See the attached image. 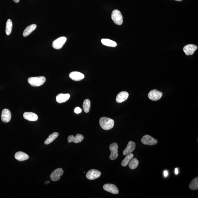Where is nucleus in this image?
Returning <instances> with one entry per match:
<instances>
[{"instance_id": "7ed1b4c3", "label": "nucleus", "mask_w": 198, "mask_h": 198, "mask_svg": "<svg viewBox=\"0 0 198 198\" xmlns=\"http://www.w3.org/2000/svg\"><path fill=\"white\" fill-rule=\"evenodd\" d=\"M111 18L114 23L117 25H121L123 22V17L119 10H114L112 12Z\"/></svg>"}, {"instance_id": "cd10ccee", "label": "nucleus", "mask_w": 198, "mask_h": 198, "mask_svg": "<svg viewBox=\"0 0 198 198\" xmlns=\"http://www.w3.org/2000/svg\"><path fill=\"white\" fill-rule=\"evenodd\" d=\"M82 112V109L80 108L79 107H76L74 109V112L76 114H79L81 113Z\"/></svg>"}, {"instance_id": "f8f14e48", "label": "nucleus", "mask_w": 198, "mask_h": 198, "mask_svg": "<svg viewBox=\"0 0 198 198\" xmlns=\"http://www.w3.org/2000/svg\"><path fill=\"white\" fill-rule=\"evenodd\" d=\"M12 117L11 112L7 109H3L2 113L1 119L3 122H9Z\"/></svg>"}, {"instance_id": "9d476101", "label": "nucleus", "mask_w": 198, "mask_h": 198, "mask_svg": "<svg viewBox=\"0 0 198 198\" xmlns=\"http://www.w3.org/2000/svg\"><path fill=\"white\" fill-rule=\"evenodd\" d=\"M104 190L114 194H118L119 191L117 186L112 184H105L103 186Z\"/></svg>"}, {"instance_id": "393cba45", "label": "nucleus", "mask_w": 198, "mask_h": 198, "mask_svg": "<svg viewBox=\"0 0 198 198\" xmlns=\"http://www.w3.org/2000/svg\"><path fill=\"white\" fill-rule=\"evenodd\" d=\"M134 157V154L131 153L127 154L126 156V157L121 162V165L123 167H126L128 164L130 160L133 159Z\"/></svg>"}, {"instance_id": "39448f33", "label": "nucleus", "mask_w": 198, "mask_h": 198, "mask_svg": "<svg viewBox=\"0 0 198 198\" xmlns=\"http://www.w3.org/2000/svg\"><path fill=\"white\" fill-rule=\"evenodd\" d=\"M141 141L144 145L150 146L155 145L158 142L157 140L148 135H146L142 137Z\"/></svg>"}, {"instance_id": "f3484780", "label": "nucleus", "mask_w": 198, "mask_h": 198, "mask_svg": "<svg viewBox=\"0 0 198 198\" xmlns=\"http://www.w3.org/2000/svg\"><path fill=\"white\" fill-rule=\"evenodd\" d=\"M23 117L25 119L30 121H36L38 119L37 114L32 112H25L23 114Z\"/></svg>"}, {"instance_id": "c85d7f7f", "label": "nucleus", "mask_w": 198, "mask_h": 198, "mask_svg": "<svg viewBox=\"0 0 198 198\" xmlns=\"http://www.w3.org/2000/svg\"><path fill=\"white\" fill-rule=\"evenodd\" d=\"M164 176L165 177H167L168 175V172L167 171H165L164 172Z\"/></svg>"}, {"instance_id": "5701e85b", "label": "nucleus", "mask_w": 198, "mask_h": 198, "mask_svg": "<svg viewBox=\"0 0 198 198\" xmlns=\"http://www.w3.org/2000/svg\"><path fill=\"white\" fill-rule=\"evenodd\" d=\"M128 166L130 169L134 170L138 167L139 164V161L137 158L132 159L128 163Z\"/></svg>"}, {"instance_id": "ddd939ff", "label": "nucleus", "mask_w": 198, "mask_h": 198, "mask_svg": "<svg viewBox=\"0 0 198 198\" xmlns=\"http://www.w3.org/2000/svg\"><path fill=\"white\" fill-rule=\"evenodd\" d=\"M83 139H84V136L82 135L78 134L75 137H74L73 135H69L68 138V141L69 143L74 142V143L78 144L80 143L82 141Z\"/></svg>"}, {"instance_id": "6ab92c4d", "label": "nucleus", "mask_w": 198, "mask_h": 198, "mask_svg": "<svg viewBox=\"0 0 198 198\" xmlns=\"http://www.w3.org/2000/svg\"><path fill=\"white\" fill-rule=\"evenodd\" d=\"M70 95L69 94H60L56 97V101L59 103H62L68 100L70 98Z\"/></svg>"}, {"instance_id": "a878e982", "label": "nucleus", "mask_w": 198, "mask_h": 198, "mask_svg": "<svg viewBox=\"0 0 198 198\" xmlns=\"http://www.w3.org/2000/svg\"><path fill=\"white\" fill-rule=\"evenodd\" d=\"M13 27V23L10 19H8L6 22V32L7 35H9L11 34Z\"/></svg>"}, {"instance_id": "c756f323", "label": "nucleus", "mask_w": 198, "mask_h": 198, "mask_svg": "<svg viewBox=\"0 0 198 198\" xmlns=\"http://www.w3.org/2000/svg\"><path fill=\"white\" fill-rule=\"evenodd\" d=\"M175 174L177 175L178 173V168H176L175 169Z\"/></svg>"}, {"instance_id": "dca6fc26", "label": "nucleus", "mask_w": 198, "mask_h": 198, "mask_svg": "<svg viewBox=\"0 0 198 198\" xmlns=\"http://www.w3.org/2000/svg\"><path fill=\"white\" fill-rule=\"evenodd\" d=\"M129 94L126 91H121L118 94L116 97V101L117 103H120L127 100Z\"/></svg>"}, {"instance_id": "9b49d317", "label": "nucleus", "mask_w": 198, "mask_h": 198, "mask_svg": "<svg viewBox=\"0 0 198 198\" xmlns=\"http://www.w3.org/2000/svg\"><path fill=\"white\" fill-rule=\"evenodd\" d=\"M197 49V47L192 44L187 45L183 48L184 53L187 55H192Z\"/></svg>"}, {"instance_id": "4be33fe9", "label": "nucleus", "mask_w": 198, "mask_h": 198, "mask_svg": "<svg viewBox=\"0 0 198 198\" xmlns=\"http://www.w3.org/2000/svg\"><path fill=\"white\" fill-rule=\"evenodd\" d=\"M59 134L57 132H54L51 134L48 137V138L45 140V144L46 145H48L50 144L53 142L54 140L56 139L57 137L58 136Z\"/></svg>"}, {"instance_id": "7c9ffc66", "label": "nucleus", "mask_w": 198, "mask_h": 198, "mask_svg": "<svg viewBox=\"0 0 198 198\" xmlns=\"http://www.w3.org/2000/svg\"><path fill=\"white\" fill-rule=\"evenodd\" d=\"M50 183V182L49 181H47L45 182V185H47V184L49 183Z\"/></svg>"}, {"instance_id": "473e14b6", "label": "nucleus", "mask_w": 198, "mask_h": 198, "mask_svg": "<svg viewBox=\"0 0 198 198\" xmlns=\"http://www.w3.org/2000/svg\"><path fill=\"white\" fill-rule=\"evenodd\" d=\"M175 1L180 2L182 1V0H175Z\"/></svg>"}, {"instance_id": "20e7f679", "label": "nucleus", "mask_w": 198, "mask_h": 198, "mask_svg": "<svg viewBox=\"0 0 198 198\" xmlns=\"http://www.w3.org/2000/svg\"><path fill=\"white\" fill-rule=\"evenodd\" d=\"M118 145L117 143L114 142V143L111 144L109 146V149L111 151V154L109 157L111 160H114L117 159L118 157Z\"/></svg>"}, {"instance_id": "4468645a", "label": "nucleus", "mask_w": 198, "mask_h": 198, "mask_svg": "<svg viewBox=\"0 0 198 198\" xmlns=\"http://www.w3.org/2000/svg\"><path fill=\"white\" fill-rule=\"evenodd\" d=\"M135 148H136V144L135 142L132 141H129L127 147L123 151V155L126 156L131 153L135 150Z\"/></svg>"}, {"instance_id": "f257e3e1", "label": "nucleus", "mask_w": 198, "mask_h": 198, "mask_svg": "<svg viewBox=\"0 0 198 198\" xmlns=\"http://www.w3.org/2000/svg\"><path fill=\"white\" fill-rule=\"evenodd\" d=\"M100 124L102 129L108 130L112 129L114 126V121L110 118L103 117L100 118Z\"/></svg>"}, {"instance_id": "f03ea898", "label": "nucleus", "mask_w": 198, "mask_h": 198, "mask_svg": "<svg viewBox=\"0 0 198 198\" xmlns=\"http://www.w3.org/2000/svg\"><path fill=\"white\" fill-rule=\"evenodd\" d=\"M46 81V78L42 76L30 77L28 79L29 84L33 87L41 86L44 84Z\"/></svg>"}, {"instance_id": "1a4fd4ad", "label": "nucleus", "mask_w": 198, "mask_h": 198, "mask_svg": "<svg viewBox=\"0 0 198 198\" xmlns=\"http://www.w3.org/2000/svg\"><path fill=\"white\" fill-rule=\"evenodd\" d=\"M101 175L100 171L95 169L89 170L87 173L86 177L88 180H93L99 178Z\"/></svg>"}, {"instance_id": "2eb2a0df", "label": "nucleus", "mask_w": 198, "mask_h": 198, "mask_svg": "<svg viewBox=\"0 0 198 198\" xmlns=\"http://www.w3.org/2000/svg\"><path fill=\"white\" fill-rule=\"evenodd\" d=\"M69 76L72 80L76 81H81L84 78V74L78 72H71L69 74Z\"/></svg>"}, {"instance_id": "0eeeda50", "label": "nucleus", "mask_w": 198, "mask_h": 198, "mask_svg": "<svg viewBox=\"0 0 198 198\" xmlns=\"http://www.w3.org/2000/svg\"><path fill=\"white\" fill-rule=\"evenodd\" d=\"M149 98L153 101H157L161 98L163 95L162 92L156 89L151 90L148 94Z\"/></svg>"}, {"instance_id": "b1692460", "label": "nucleus", "mask_w": 198, "mask_h": 198, "mask_svg": "<svg viewBox=\"0 0 198 198\" xmlns=\"http://www.w3.org/2000/svg\"><path fill=\"white\" fill-rule=\"evenodd\" d=\"M189 188L192 190H197L198 189V177L194 178L189 185Z\"/></svg>"}, {"instance_id": "bb28decb", "label": "nucleus", "mask_w": 198, "mask_h": 198, "mask_svg": "<svg viewBox=\"0 0 198 198\" xmlns=\"http://www.w3.org/2000/svg\"><path fill=\"white\" fill-rule=\"evenodd\" d=\"M83 108L85 112L87 113L89 112L90 107H91V102L89 100L86 99L83 103Z\"/></svg>"}, {"instance_id": "a211bd4d", "label": "nucleus", "mask_w": 198, "mask_h": 198, "mask_svg": "<svg viewBox=\"0 0 198 198\" xmlns=\"http://www.w3.org/2000/svg\"><path fill=\"white\" fill-rule=\"evenodd\" d=\"M15 159L18 161H22L27 160L29 158V156L27 154L22 152H18L15 154Z\"/></svg>"}, {"instance_id": "2f4dec72", "label": "nucleus", "mask_w": 198, "mask_h": 198, "mask_svg": "<svg viewBox=\"0 0 198 198\" xmlns=\"http://www.w3.org/2000/svg\"><path fill=\"white\" fill-rule=\"evenodd\" d=\"M13 1L15 3H18L20 1V0H13Z\"/></svg>"}, {"instance_id": "412c9836", "label": "nucleus", "mask_w": 198, "mask_h": 198, "mask_svg": "<svg viewBox=\"0 0 198 198\" xmlns=\"http://www.w3.org/2000/svg\"><path fill=\"white\" fill-rule=\"evenodd\" d=\"M101 43L105 46L115 47L117 46V43L115 41L107 39H103L101 40Z\"/></svg>"}, {"instance_id": "aec40b11", "label": "nucleus", "mask_w": 198, "mask_h": 198, "mask_svg": "<svg viewBox=\"0 0 198 198\" xmlns=\"http://www.w3.org/2000/svg\"><path fill=\"white\" fill-rule=\"evenodd\" d=\"M36 27L37 26L35 24H31V25L28 26L24 31L23 35L24 37H26L30 35L33 31L35 30Z\"/></svg>"}, {"instance_id": "6e6552de", "label": "nucleus", "mask_w": 198, "mask_h": 198, "mask_svg": "<svg viewBox=\"0 0 198 198\" xmlns=\"http://www.w3.org/2000/svg\"><path fill=\"white\" fill-rule=\"evenodd\" d=\"M64 173L63 170L61 168H57L50 175V178L52 181H57L60 180L61 176Z\"/></svg>"}, {"instance_id": "423d86ee", "label": "nucleus", "mask_w": 198, "mask_h": 198, "mask_svg": "<svg viewBox=\"0 0 198 198\" xmlns=\"http://www.w3.org/2000/svg\"><path fill=\"white\" fill-rule=\"evenodd\" d=\"M67 40V39L66 37L64 36L61 37L53 41L52 43V46L55 49H61L65 44Z\"/></svg>"}]
</instances>
